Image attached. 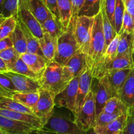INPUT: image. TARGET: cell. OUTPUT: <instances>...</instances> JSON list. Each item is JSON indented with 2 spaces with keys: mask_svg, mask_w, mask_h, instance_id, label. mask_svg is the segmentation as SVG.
I'll return each mask as SVG.
<instances>
[{
  "mask_svg": "<svg viewBox=\"0 0 134 134\" xmlns=\"http://www.w3.org/2000/svg\"><path fill=\"white\" fill-rule=\"evenodd\" d=\"M105 51V39L103 29L102 11L94 16V26L88 51L86 55L87 66L94 77ZM94 78V77H93Z\"/></svg>",
  "mask_w": 134,
  "mask_h": 134,
  "instance_id": "cell-1",
  "label": "cell"
},
{
  "mask_svg": "<svg viewBox=\"0 0 134 134\" xmlns=\"http://www.w3.org/2000/svg\"><path fill=\"white\" fill-rule=\"evenodd\" d=\"M39 133L58 134H85V131L77 124L75 117L59 111L54 112L47 122L39 130Z\"/></svg>",
  "mask_w": 134,
  "mask_h": 134,
  "instance_id": "cell-2",
  "label": "cell"
},
{
  "mask_svg": "<svg viewBox=\"0 0 134 134\" xmlns=\"http://www.w3.org/2000/svg\"><path fill=\"white\" fill-rule=\"evenodd\" d=\"M80 51L74 33V19L71 20L68 28L58 38L57 49L54 61L64 66Z\"/></svg>",
  "mask_w": 134,
  "mask_h": 134,
  "instance_id": "cell-3",
  "label": "cell"
},
{
  "mask_svg": "<svg viewBox=\"0 0 134 134\" xmlns=\"http://www.w3.org/2000/svg\"><path fill=\"white\" fill-rule=\"evenodd\" d=\"M42 88L51 92L54 96L57 95L68 86L63 79V66L53 60L48 63L40 79Z\"/></svg>",
  "mask_w": 134,
  "mask_h": 134,
  "instance_id": "cell-4",
  "label": "cell"
},
{
  "mask_svg": "<svg viewBox=\"0 0 134 134\" xmlns=\"http://www.w3.org/2000/svg\"><path fill=\"white\" fill-rule=\"evenodd\" d=\"M74 33L80 51L86 56L88 51L94 26V16L80 15L73 17Z\"/></svg>",
  "mask_w": 134,
  "mask_h": 134,
  "instance_id": "cell-5",
  "label": "cell"
},
{
  "mask_svg": "<svg viewBox=\"0 0 134 134\" xmlns=\"http://www.w3.org/2000/svg\"><path fill=\"white\" fill-rule=\"evenodd\" d=\"M74 117L77 124L86 133L94 127L96 120V109L93 86L85 103L79 111L74 115Z\"/></svg>",
  "mask_w": 134,
  "mask_h": 134,
  "instance_id": "cell-6",
  "label": "cell"
},
{
  "mask_svg": "<svg viewBox=\"0 0 134 134\" xmlns=\"http://www.w3.org/2000/svg\"><path fill=\"white\" fill-rule=\"evenodd\" d=\"M80 77L81 76H79L71 80L63 91L55 96L54 103L56 107L65 108L74 115Z\"/></svg>",
  "mask_w": 134,
  "mask_h": 134,
  "instance_id": "cell-7",
  "label": "cell"
},
{
  "mask_svg": "<svg viewBox=\"0 0 134 134\" xmlns=\"http://www.w3.org/2000/svg\"><path fill=\"white\" fill-rule=\"evenodd\" d=\"M54 96L48 90L41 88L39 98L34 109V113L39 116L44 126L52 115L55 108Z\"/></svg>",
  "mask_w": 134,
  "mask_h": 134,
  "instance_id": "cell-8",
  "label": "cell"
},
{
  "mask_svg": "<svg viewBox=\"0 0 134 134\" xmlns=\"http://www.w3.org/2000/svg\"><path fill=\"white\" fill-rule=\"evenodd\" d=\"M39 130L34 126L0 115L1 134H31L39 133Z\"/></svg>",
  "mask_w": 134,
  "mask_h": 134,
  "instance_id": "cell-9",
  "label": "cell"
},
{
  "mask_svg": "<svg viewBox=\"0 0 134 134\" xmlns=\"http://www.w3.org/2000/svg\"><path fill=\"white\" fill-rule=\"evenodd\" d=\"M96 80L98 82L95 86H93V90L95 97L97 119L103 111L107 101L113 97V94L107 75L105 74Z\"/></svg>",
  "mask_w": 134,
  "mask_h": 134,
  "instance_id": "cell-10",
  "label": "cell"
},
{
  "mask_svg": "<svg viewBox=\"0 0 134 134\" xmlns=\"http://www.w3.org/2000/svg\"><path fill=\"white\" fill-rule=\"evenodd\" d=\"M87 67L86 56L83 52L79 51L63 66V79L69 84L75 77L81 76Z\"/></svg>",
  "mask_w": 134,
  "mask_h": 134,
  "instance_id": "cell-11",
  "label": "cell"
},
{
  "mask_svg": "<svg viewBox=\"0 0 134 134\" xmlns=\"http://www.w3.org/2000/svg\"><path fill=\"white\" fill-rule=\"evenodd\" d=\"M16 16L38 39H41L43 36L44 31L41 24L27 7L25 0H19V6Z\"/></svg>",
  "mask_w": 134,
  "mask_h": 134,
  "instance_id": "cell-12",
  "label": "cell"
},
{
  "mask_svg": "<svg viewBox=\"0 0 134 134\" xmlns=\"http://www.w3.org/2000/svg\"><path fill=\"white\" fill-rule=\"evenodd\" d=\"M93 80L94 78L91 69L87 66L80 77L79 85L75 103V111L73 116L79 111L85 103L90 90L92 88Z\"/></svg>",
  "mask_w": 134,
  "mask_h": 134,
  "instance_id": "cell-13",
  "label": "cell"
},
{
  "mask_svg": "<svg viewBox=\"0 0 134 134\" xmlns=\"http://www.w3.org/2000/svg\"><path fill=\"white\" fill-rule=\"evenodd\" d=\"M14 82L18 92H36L41 88L39 80H35L23 75L9 71L3 73Z\"/></svg>",
  "mask_w": 134,
  "mask_h": 134,
  "instance_id": "cell-14",
  "label": "cell"
},
{
  "mask_svg": "<svg viewBox=\"0 0 134 134\" xmlns=\"http://www.w3.org/2000/svg\"><path fill=\"white\" fill-rule=\"evenodd\" d=\"M128 113L118 116L113 121L102 126H95L92 133L96 134H123L127 125Z\"/></svg>",
  "mask_w": 134,
  "mask_h": 134,
  "instance_id": "cell-15",
  "label": "cell"
},
{
  "mask_svg": "<svg viewBox=\"0 0 134 134\" xmlns=\"http://www.w3.org/2000/svg\"><path fill=\"white\" fill-rule=\"evenodd\" d=\"M133 69H122L119 70L109 71L105 73L108 77L110 85L113 91V97L119 98L120 90L124 86Z\"/></svg>",
  "mask_w": 134,
  "mask_h": 134,
  "instance_id": "cell-16",
  "label": "cell"
},
{
  "mask_svg": "<svg viewBox=\"0 0 134 134\" xmlns=\"http://www.w3.org/2000/svg\"><path fill=\"white\" fill-rule=\"evenodd\" d=\"M119 39H120V34H117L115 39L107 46L100 64L98 66V69L93 77L94 79H98L100 78L102 75V72H103L105 67L117 56Z\"/></svg>",
  "mask_w": 134,
  "mask_h": 134,
  "instance_id": "cell-17",
  "label": "cell"
},
{
  "mask_svg": "<svg viewBox=\"0 0 134 134\" xmlns=\"http://www.w3.org/2000/svg\"><path fill=\"white\" fill-rule=\"evenodd\" d=\"M20 57L33 71L41 77L50 62L44 56L37 54L26 52L21 54Z\"/></svg>",
  "mask_w": 134,
  "mask_h": 134,
  "instance_id": "cell-18",
  "label": "cell"
},
{
  "mask_svg": "<svg viewBox=\"0 0 134 134\" xmlns=\"http://www.w3.org/2000/svg\"><path fill=\"white\" fill-rule=\"evenodd\" d=\"M0 115L10 118V119L20 120V121L24 122L26 123H29V124L36 127L39 130L43 126L41 119L35 115L26 113L16 112V111H10V110L0 109Z\"/></svg>",
  "mask_w": 134,
  "mask_h": 134,
  "instance_id": "cell-19",
  "label": "cell"
},
{
  "mask_svg": "<svg viewBox=\"0 0 134 134\" xmlns=\"http://www.w3.org/2000/svg\"><path fill=\"white\" fill-rule=\"evenodd\" d=\"M119 98L124 103L128 111L134 109V68L120 90Z\"/></svg>",
  "mask_w": 134,
  "mask_h": 134,
  "instance_id": "cell-20",
  "label": "cell"
},
{
  "mask_svg": "<svg viewBox=\"0 0 134 134\" xmlns=\"http://www.w3.org/2000/svg\"><path fill=\"white\" fill-rule=\"evenodd\" d=\"M27 7L41 24L48 17L54 16L43 0H25Z\"/></svg>",
  "mask_w": 134,
  "mask_h": 134,
  "instance_id": "cell-21",
  "label": "cell"
},
{
  "mask_svg": "<svg viewBox=\"0 0 134 134\" xmlns=\"http://www.w3.org/2000/svg\"><path fill=\"white\" fill-rule=\"evenodd\" d=\"M57 41L58 39L53 37L47 32H44L43 36L39 39L42 52L48 62L54 60L57 49Z\"/></svg>",
  "mask_w": 134,
  "mask_h": 134,
  "instance_id": "cell-22",
  "label": "cell"
},
{
  "mask_svg": "<svg viewBox=\"0 0 134 134\" xmlns=\"http://www.w3.org/2000/svg\"><path fill=\"white\" fill-rule=\"evenodd\" d=\"M17 20H18V23L19 24L20 26L21 29H22V31L24 34L25 38H26V43H27V52L37 54L41 56H44L41 48L39 39H38L37 37H35L33 34V33L30 31V29L18 17H17Z\"/></svg>",
  "mask_w": 134,
  "mask_h": 134,
  "instance_id": "cell-23",
  "label": "cell"
},
{
  "mask_svg": "<svg viewBox=\"0 0 134 134\" xmlns=\"http://www.w3.org/2000/svg\"><path fill=\"white\" fill-rule=\"evenodd\" d=\"M57 6L60 22L66 30L73 18L72 0H57Z\"/></svg>",
  "mask_w": 134,
  "mask_h": 134,
  "instance_id": "cell-24",
  "label": "cell"
},
{
  "mask_svg": "<svg viewBox=\"0 0 134 134\" xmlns=\"http://www.w3.org/2000/svg\"><path fill=\"white\" fill-rule=\"evenodd\" d=\"M134 58L132 55L116 57L113 60L109 63L103 69L102 75H104L107 72L113 70H119L122 69H133Z\"/></svg>",
  "mask_w": 134,
  "mask_h": 134,
  "instance_id": "cell-25",
  "label": "cell"
},
{
  "mask_svg": "<svg viewBox=\"0 0 134 134\" xmlns=\"http://www.w3.org/2000/svg\"><path fill=\"white\" fill-rule=\"evenodd\" d=\"M133 32L123 31L120 34V39L118 47V54L116 57L133 55Z\"/></svg>",
  "mask_w": 134,
  "mask_h": 134,
  "instance_id": "cell-26",
  "label": "cell"
},
{
  "mask_svg": "<svg viewBox=\"0 0 134 134\" xmlns=\"http://www.w3.org/2000/svg\"><path fill=\"white\" fill-rule=\"evenodd\" d=\"M41 26L44 32L48 33L51 36L56 39H58L65 30L59 19L54 16L48 17L44 21Z\"/></svg>",
  "mask_w": 134,
  "mask_h": 134,
  "instance_id": "cell-27",
  "label": "cell"
},
{
  "mask_svg": "<svg viewBox=\"0 0 134 134\" xmlns=\"http://www.w3.org/2000/svg\"><path fill=\"white\" fill-rule=\"evenodd\" d=\"M0 109L10 110V111H16V112L26 113L35 115L32 109L24 105L18 101L15 100L12 98L0 97Z\"/></svg>",
  "mask_w": 134,
  "mask_h": 134,
  "instance_id": "cell-28",
  "label": "cell"
},
{
  "mask_svg": "<svg viewBox=\"0 0 134 134\" xmlns=\"http://www.w3.org/2000/svg\"><path fill=\"white\" fill-rule=\"evenodd\" d=\"M12 98L34 111L39 100V91L36 92H16Z\"/></svg>",
  "mask_w": 134,
  "mask_h": 134,
  "instance_id": "cell-29",
  "label": "cell"
},
{
  "mask_svg": "<svg viewBox=\"0 0 134 134\" xmlns=\"http://www.w3.org/2000/svg\"><path fill=\"white\" fill-rule=\"evenodd\" d=\"M128 108L121 99L119 97L115 96L107 101L102 112L110 114H124L128 113Z\"/></svg>",
  "mask_w": 134,
  "mask_h": 134,
  "instance_id": "cell-30",
  "label": "cell"
},
{
  "mask_svg": "<svg viewBox=\"0 0 134 134\" xmlns=\"http://www.w3.org/2000/svg\"><path fill=\"white\" fill-rule=\"evenodd\" d=\"M13 43V47L19 52L20 54L27 52V43L24 34L18 23L16 29L10 35Z\"/></svg>",
  "mask_w": 134,
  "mask_h": 134,
  "instance_id": "cell-31",
  "label": "cell"
},
{
  "mask_svg": "<svg viewBox=\"0 0 134 134\" xmlns=\"http://www.w3.org/2000/svg\"><path fill=\"white\" fill-rule=\"evenodd\" d=\"M16 92L18 91L13 81L3 73H0V97L13 98Z\"/></svg>",
  "mask_w": 134,
  "mask_h": 134,
  "instance_id": "cell-32",
  "label": "cell"
},
{
  "mask_svg": "<svg viewBox=\"0 0 134 134\" xmlns=\"http://www.w3.org/2000/svg\"><path fill=\"white\" fill-rule=\"evenodd\" d=\"M102 0H85L79 15L95 16L101 11Z\"/></svg>",
  "mask_w": 134,
  "mask_h": 134,
  "instance_id": "cell-33",
  "label": "cell"
},
{
  "mask_svg": "<svg viewBox=\"0 0 134 134\" xmlns=\"http://www.w3.org/2000/svg\"><path fill=\"white\" fill-rule=\"evenodd\" d=\"M101 11L102 13V18H103V33H104L105 39V49L107 46L111 43V42L115 39L117 34L114 27L113 25L107 16L105 9L102 5V9Z\"/></svg>",
  "mask_w": 134,
  "mask_h": 134,
  "instance_id": "cell-34",
  "label": "cell"
},
{
  "mask_svg": "<svg viewBox=\"0 0 134 134\" xmlns=\"http://www.w3.org/2000/svg\"><path fill=\"white\" fill-rule=\"evenodd\" d=\"M18 24L16 15L0 19V39L10 36Z\"/></svg>",
  "mask_w": 134,
  "mask_h": 134,
  "instance_id": "cell-35",
  "label": "cell"
},
{
  "mask_svg": "<svg viewBox=\"0 0 134 134\" xmlns=\"http://www.w3.org/2000/svg\"><path fill=\"white\" fill-rule=\"evenodd\" d=\"M19 6V0H5L1 5L0 19H5L16 15Z\"/></svg>",
  "mask_w": 134,
  "mask_h": 134,
  "instance_id": "cell-36",
  "label": "cell"
},
{
  "mask_svg": "<svg viewBox=\"0 0 134 134\" xmlns=\"http://www.w3.org/2000/svg\"><path fill=\"white\" fill-rule=\"evenodd\" d=\"M10 71L18 73V74L23 75L30 77V78L34 79L35 80H39L40 81L41 78L40 75L35 73V72L33 71L29 68L28 65L23 61V60L21 58V57L18 59V60L16 62L15 65L10 69Z\"/></svg>",
  "mask_w": 134,
  "mask_h": 134,
  "instance_id": "cell-37",
  "label": "cell"
},
{
  "mask_svg": "<svg viewBox=\"0 0 134 134\" xmlns=\"http://www.w3.org/2000/svg\"><path fill=\"white\" fill-rule=\"evenodd\" d=\"M20 54L14 47H10L4 51H0V58L3 60L7 64L10 71L20 58Z\"/></svg>",
  "mask_w": 134,
  "mask_h": 134,
  "instance_id": "cell-38",
  "label": "cell"
},
{
  "mask_svg": "<svg viewBox=\"0 0 134 134\" xmlns=\"http://www.w3.org/2000/svg\"><path fill=\"white\" fill-rule=\"evenodd\" d=\"M125 9L126 7L124 1L122 0H116V7L114 13V22L115 28L117 34H120L121 31Z\"/></svg>",
  "mask_w": 134,
  "mask_h": 134,
  "instance_id": "cell-39",
  "label": "cell"
},
{
  "mask_svg": "<svg viewBox=\"0 0 134 134\" xmlns=\"http://www.w3.org/2000/svg\"><path fill=\"white\" fill-rule=\"evenodd\" d=\"M121 115H122V114H110L103 112L101 113L100 115L96 119L94 127L107 125V124H108L111 122L113 121L115 119H116L118 116H119Z\"/></svg>",
  "mask_w": 134,
  "mask_h": 134,
  "instance_id": "cell-40",
  "label": "cell"
},
{
  "mask_svg": "<svg viewBox=\"0 0 134 134\" xmlns=\"http://www.w3.org/2000/svg\"><path fill=\"white\" fill-rule=\"evenodd\" d=\"M116 0H102V6L105 9L107 16L115 27L114 13L116 7Z\"/></svg>",
  "mask_w": 134,
  "mask_h": 134,
  "instance_id": "cell-41",
  "label": "cell"
},
{
  "mask_svg": "<svg viewBox=\"0 0 134 134\" xmlns=\"http://www.w3.org/2000/svg\"><path fill=\"white\" fill-rule=\"evenodd\" d=\"M123 31H127L130 33H132L134 31V19L126 9H125V11H124L122 26L120 34H121Z\"/></svg>",
  "mask_w": 134,
  "mask_h": 134,
  "instance_id": "cell-42",
  "label": "cell"
},
{
  "mask_svg": "<svg viewBox=\"0 0 134 134\" xmlns=\"http://www.w3.org/2000/svg\"><path fill=\"white\" fill-rule=\"evenodd\" d=\"M123 134H134V111L128 112L127 125Z\"/></svg>",
  "mask_w": 134,
  "mask_h": 134,
  "instance_id": "cell-43",
  "label": "cell"
},
{
  "mask_svg": "<svg viewBox=\"0 0 134 134\" xmlns=\"http://www.w3.org/2000/svg\"><path fill=\"white\" fill-rule=\"evenodd\" d=\"M47 7L56 18L59 19L58 10L57 6V0H43Z\"/></svg>",
  "mask_w": 134,
  "mask_h": 134,
  "instance_id": "cell-44",
  "label": "cell"
},
{
  "mask_svg": "<svg viewBox=\"0 0 134 134\" xmlns=\"http://www.w3.org/2000/svg\"><path fill=\"white\" fill-rule=\"evenodd\" d=\"M13 47V43L10 36L0 39V51Z\"/></svg>",
  "mask_w": 134,
  "mask_h": 134,
  "instance_id": "cell-45",
  "label": "cell"
},
{
  "mask_svg": "<svg viewBox=\"0 0 134 134\" xmlns=\"http://www.w3.org/2000/svg\"><path fill=\"white\" fill-rule=\"evenodd\" d=\"M85 0H72L73 2V18L79 15Z\"/></svg>",
  "mask_w": 134,
  "mask_h": 134,
  "instance_id": "cell-46",
  "label": "cell"
},
{
  "mask_svg": "<svg viewBox=\"0 0 134 134\" xmlns=\"http://www.w3.org/2000/svg\"><path fill=\"white\" fill-rule=\"evenodd\" d=\"M126 9L132 15L134 19V0H127L125 3Z\"/></svg>",
  "mask_w": 134,
  "mask_h": 134,
  "instance_id": "cell-47",
  "label": "cell"
},
{
  "mask_svg": "<svg viewBox=\"0 0 134 134\" xmlns=\"http://www.w3.org/2000/svg\"><path fill=\"white\" fill-rule=\"evenodd\" d=\"M10 71L7 64L3 60L0 58V73H5Z\"/></svg>",
  "mask_w": 134,
  "mask_h": 134,
  "instance_id": "cell-48",
  "label": "cell"
},
{
  "mask_svg": "<svg viewBox=\"0 0 134 134\" xmlns=\"http://www.w3.org/2000/svg\"><path fill=\"white\" fill-rule=\"evenodd\" d=\"M133 55L134 58V31H133Z\"/></svg>",
  "mask_w": 134,
  "mask_h": 134,
  "instance_id": "cell-49",
  "label": "cell"
},
{
  "mask_svg": "<svg viewBox=\"0 0 134 134\" xmlns=\"http://www.w3.org/2000/svg\"><path fill=\"white\" fill-rule=\"evenodd\" d=\"M4 1H5V0H0V5H2Z\"/></svg>",
  "mask_w": 134,
  "mask_h": 134,
  "instance_id": "cell-50",
  "label": "cell"
},
{
  "mask_svg": "<svg viewBox=\"0 0 134 134\" xmlns=\"http://www.w3.org/2000/svg\"><path fill=\"white\" fill-rule=\"evenodd\" d=\"M129 111H134V109H132V110H130V111H128V112H129Z\"/></svg>",
  "mask_w": 134,
  "mask_h": 134,
  "instance_id": "cell-51",
  "label": "cell"
},
{
  "mask_svg": "<svg viewBox=\"0 0 134 134\" xmlns=\"http://www.w3.org/2000/svg\"><path fill=\"white\" fill-rule=\"evenodd\" d=\"M122 1H124V3H125V2H126V1H127V0H122Z\"/></svg>",
  "mask_w": 134,
  "mask_h": 134,
  "instance_id": "cell-52",
  "label": "cell"
},
{
  "mask_svg": "<svg viewBox=\"0 0 134 134\" xmlns=\"http://www.w3.org/2000/svg\"><path fill=\"white\" fill-rule=\"evenodd\" d=\"M129 112H130V111H129Z\"/></svg>",
  "mask_w": 134,
  "mask_h": 134,
  "instance_id": "cell-53",
  "label": "cell"
}]
</instances>
